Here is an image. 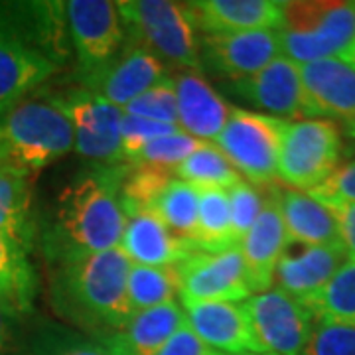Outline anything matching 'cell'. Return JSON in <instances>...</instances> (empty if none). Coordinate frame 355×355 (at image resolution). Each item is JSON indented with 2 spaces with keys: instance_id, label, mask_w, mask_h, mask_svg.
<instances>
[{
  "instance_id": "1",
  "label": "cell",
  "mask_w": 355,
  "mask_h": 355,
  "mask_svg": "<svg viewBox=\"0 0 355 355\" xmlns=\"http://www.w3.org/2000/svg\"><path fill=\"white\" fill-rule=\"evenodd\" d=\"M127 162L95 164L77 172L51 209L38 216V245L46 265L119 247L127 225L121 186Z\"/></svg>"
},
{
  "instance_id": "2",
  "label": "cell",
  "mask_w": 355,
  "mask_h": 355,
  "mask_svg": "<svg viewBox=\"0 0 355 355\" xmlns=\"http://www.w3.org/2000/svg\"><path fill=\"white\" fill-rule=\"evenodd\" d=\"M130 265L121 247H114L48 266L53 312L97 342L121 330L132 316L127 294Z\"/></svg>"
},
{
  "instance_id": "3",
  "label": "cell",
  "mask_w": 355,
  "mask_h": 355,
  "mask_svg": "<svg viewBox=\"0 0 355 355\" xmlns=\"http://www.w3.org/2000/svg\"><path fill=\"white\" fill-rule=\"evenodd\" d=\"M76 150V132L62 93L40 87L0 119V162L28 174Z\"/></svg>"
},
{
  "instance_id": "4",
  "label": "cell",
  "mask_w": 355,
  "mask_h": 355,
  "mask_svg": "<svg viewBox=\"0 0 355 355\" xmlns=\"http://www.w3.org/2000/svg\"><path fill=\"white\" fill-rule=\"evenodd\" d=\"M280 55L298 65L345 58L355 40L354 0H292L277 30Z\"/></svg>"
},
{
  "instance_id": "5",
  "label": "cell",
  "mask_w": 355,
  "mask_h": 355,
  "mask_svg": "<svg viewBox=\"0 0 355 355\" xmlns=\"http://www.w3.org/2000/svg\"><path fill=\"white\" fill-rule=\"evenodd\" d=\"M125 42L153 51L178 69H200V38L188 2L128 0L119 2Z\"/></svg>"
},
{
  "instance_id": "6",
  "label": "cell",
  "mask_w": 355,
  "mask_h": 355,
  "mask_svg": "<svg viewBox=\"0 0 355 355\" xmlns=\"http://www.w3.org/2000/svg\"><path fill=\"white\" fill-rule=\"evenodd\" d=\"M286 125L288 121L277 116L233 107L229 121L216 139V146L254 188L270 186L279 178Z\"/></svg>"
},
{
  "instance_id": "7",
  "label": "cell",
  "mask_w": 355,
  "mask_h": 355,
  "mask_svg": "<svg viewBox=\"0 0 355 355\" xmlns=\"http://www.w3.org/2000/svg\"><path fill=\"white\" fill-rule=\"evenodd\" d=\"M342 128L328 119L286 125L279 158V178L296 191H312L340 166Z\"/></svg>"
},
{
  "instance_id": "8",
  "label": "cell",
  "mask_w": 355,
  "mask_h": 355,
  "mask_svg": "<svg viewBox=\"0 0 355 355\" xmlns=\"http://www.w3.org/2000/svg\"><path fill=\"white\" fill-rule=\"evenodd\" d=\"M65 18L81 81L99 73L123 50L125 26L119 2L71 0L65 2Z\"/></svg>"
},
{
  "instance_id": "9",
  "label": "cell",
  "mask_w": 355,
  "mask_h": 355,
  "mask_svg": "<svg viewBox=\"0 0 355 355\" xmlns=\"http://www.w3.org/2000/svg\"><path fill=\"white\" fill-rule=\"evenodd\" d=\"M243 306L263 354L302 355L316 324L314 314L302 302L280 288H270L253 294Z\"/></svg>"
},
{
  "instance_id": "10",
  "label": "cell",
  "mask_w": 355,
  "mask_h": 355,
  "mask_svg": "<svg viewBox=\"0 0 355 355\" xmlns=\"http://www.w3.org/2000/svg\"><path fill=\"white\" fill-rule=\"evenodd\" d=\"M182 306L202 302H245L253 296L239 247L225 253L196 251L176 265Z\"/></svg>"
},
{
  "instance_id": "11",
  "label": "cell",
  "mask_w": 355,
  "mask_h": 355,
  "mask_svg": "<svg viewBox=\"0 0 355 355\" xmlns=\"http://www.w3.org/2000/svg\"><path fill=\"white\" fill-rule=\"evenodd\" d=\"M64 103L76 132V153L95 164H119L123 109L85 87L67 89Z\"/></svg>"
},
{
  "instance_id": "12",
  "label": "cell",
  "mask_w": 355,
  "mask_h": 355,
  "mask_svg": "<svg viewBox=\"0 0 355 355\" xmlns=\"http://www.w3.org/2000/svg\"><path fill=\"white\" fill-rule=\"evenodd\" d=\"M277 58H280L277 30L203 34L200 38V69L229 83L259 73Z\"/></svg>"
},
{
  "instance_id": "13",
  "label": "cell",
  "mask_w": 355,
  "mask_h": 355,
  "mask_svg": "<svg viewBox=\"0 0 355 355\" xmlns=\"http://www.w3.org/2000/svg\"><path fill=\"white\" fill-rule=\"evenodd\" d=\"M227 87L241 101L263 111V114H270L282 121L310 119L300 79V65L284 55L270 62L254 76L231 81Z\"/></svg>"
},
{
  "instance_id": "14",
  "label": "cell",
  "mask_w": 355,
  "mask_h": 355,
  "mask_svg": "<svg viewBox=\"0 0 355 355\" xmlns=\"http://www.w3.org/2000/svg\"><path fill=\"white\" fill-rule=\"evenodd\" d=\"M0 32L58 65L71 48L65 2H0Z\"/></svg>"
},
{
  "instance_id": "15",
  "label": "cell",
  "mask_w": 355,
  "mask_h": 355,
  "mask_svg": "<svg viewBox=\"0 0 355 355\" xmlns=\"http://www.w3.org/2000/svg\"><path fill=\"white\" fill-rule=\"evenodd\" d=\"M310 119L342 123L345 132L355 137V67L342 58H328L300 65Z\"/></svg>"
},
{
  "instance_id": "16",
  "label": "cell",
  "mask_w": 355,
  "mask_h": 355,
  "mask_svg": "<svg viewBox=\"0 0 355 355\" xmlns=\"http://www.w3.org/2000/svg\"><path fill=\"white\" fill-rule=\"evenodd\" d=\"M168 77L166 64L153 51L125 42L123 50L99 73L81 81V87L93 91L101 99L123 109L125 105L153 89Z\"/></svg>"
},
{
  "instance_id": "17",
  "label": "cell",
  "mask_w": 355,
  "mask_h": 355,
  "mask_svg": "<svg viewBox=\"0 0 355 355\" xmlns=\"http://www.w3.org/2000/svg\"><path fill=\"white\" fill-rule=\"evenodd\" d=\"M347 253L342 243L331 245H300L286 243L279 265L275 270L277 288L286 292L304 304L312 296H316L336 272L347 263Z\"/></svg>"
},
{
  "instance_id": "18",
  "label": "cell",
  "mask_w": 355,
  "mask_h": 355,
  "mask_svg": "<svg viewBox=\"0 0 355 355\" xmlns=\"http://www.w3.org/2000/svg\"><path fill=\"white\" fill-rule=\"evenodd\" d=\"M286 229L280 214V190L270 188L261 216L239 243L243 265L253 294L272 288L275 270L280 254L286 249Z\"/></svg>"
},
{
  "instance_id": "19",
  "label": "cell",
  "mask_w": 355,
  "mask_h": 355,
  "mask_svg": "<svg viewBox=\"0 0 355 355\" xmlns=\"http://www.w3.org/2000/svg\"><path fill=\"white\" fill-rule=\"evenodd\" d=\"M186 324L219 354H263L243 302H202L182 306Z\"/></svg>"
},
{
  "instance_id": "20",
  "label": "cell",
  "mask_w": 355,
  "mask_h": 355,
  "mask_svg": "<svg viewBox=\"0 0 355 355\" xmlns=\"http://www.w3.org/2000/svg\"><path fill=\"white\" fill-rule=\"evenodd\" d=\"M172 77L176 87L178 127L203 142L216 140L231 116L233 105L209 85L202 69H178Z\"/></svg>"
},
{
  "instance_id": "21",
  "label": "cell",
  "mask_w": 355,
  "mask_h": 355,
  "mask_svg": "<svg viewBox=\"0 0 355 355\" xmlns=\"http://www.w3.org/2000/svg\"><path fill=\"white\" fill-rule=\"evenodd\" d=\"M125 214L127 225L119 247L132 265L174 266L198 251L190 241L174 235L150 209H125Z\"/></svg>"
},
{
  "instance_id": "22",
  "label": "cell",
  "mask_w": 355,
  "mask_h": 355,
  "mask_svg": "<svg viewBox=\"0 0 355 355\" xmlns=\"http://www.w3.org/2000/svg\"><path fill=\"white\" fill-rule=\"evenodd\" d=\"M282 4L279 0H198L188 2V8L203 34H235L279 30Z\"/></svg>"
},
{
  "instance_id": "23",
  "label": "cell",
  "mask_w": 355,
  "mask_h": 355,
  "mask_svg": "<svg viewBox=\"0 0 355 355\" xmlns=\"http://www.w3.org/2000/svg\"><path fill=\"white\" fill-rule=\"evenodd\" d=\"M184 324V308L178 302H168L132 314L121 330L99 343L109 355H158Z\"/></svg>"
},
{
  "instance_id": "24",
  "label": "cell",
  "mask_w": 355,
  "mask_h": 355,
  "mask_svg": "<svg viewBox=\"0 0 355 355\" xmlns=\"http://www.w3.org/2000/svg\"><path fill=\"white\" fill-rule=\"evenodd\" d=\"M55 71L58 64L50 58L0 32V119Z\"/></svg>"
},
{
  "instance_id": "25",
  "label": "cell",
  "mask_w": 355,
  "mask_h": 355,
  "mask_svg": "<svg viewBox=\"0 0 355 355\" xmlns=\"http://www.w3.org/2000/svg\"><path fill=\"white\" fill-rule=\"evenodd\" d=\"M20 243L0 231V310L22 322L34 314L40 294V275Z\"/></svg>"
},
{
  "instance_id": "26",
  "label": "cell",
  "mask_w": 355,
  "mask_h": 355,
  "mask_svg": "<svg viewBox=\"0 0 355 355\" xmlns=\"http://www.w3.org/2000/svg\"><path fill=\"white\" fill-rule=\"evenodd\" d=\"M0 231L26 251L38 245V214L34 209L32 174L0 162Z\"/></svg>"
},
{
  "instance_id": "27",
  "label": "cell",
  "mask_w": 355,
  "mask_h": 355,
  "mask_svg": "<svg viewBox=\"0 0 355 355\" xmlns=\"http://www.w3.org/2000/svg\"><path fill=\"white\" fill-rule=\"evenodd\" d=\"M280 214L288 243L331 245L340 241L336 217L324 203L306 191L280 190Z\"/></svg>"
},
{
  "instance_id": "28",
  "label": "cell",
  "mask_w": 355,
  "mask_h": 355,
  "mask_svg": "<svg viewBox=\"0 0 355 355\" xmlns=\"http://www.w3.org/2000/svg\"><path fill=\"white\" fill-rule=\"evenodd\" d=\"M200 191V211L193 245L202 253H225L239 247L231 227L227 190L205 188Z\"/></svg>"
},
{
  "instance_id": "29",
  "label": "cell",
  "mask_w": 355,
  "mask_h": 355,
  "mask_svg": "<svg viewBox=\"0 0 355 355\" xmlns=\"http://www.w3.org/2000/svg\"><path fill=\"white\" fill-rule=\"evenodd\" d=\"M12 355H109L101 343L60 324L42 322L24 338L18 336Z\"/></svg>"
},
{
  "instance_id": "30",
  "label": "cell",
  "mask_w": 355,
  "mask_h": 355,
  "mask_svg": "<svg viewBox=\"0 0 355 355\" xmlns=\"http://www.w3.org/2000/svg\"><path fill=\"white\" fill-rule=\"evenodd\" d=\"M127 294L130 312L137 314L156 306L176 302L180 294L176 265L174 266H140L130 265L127 280Z\"/></svg>"
},
{
  "instance_id": "31",
  "label": "cell",
  "mask_w": 355,
  "mask_h": 355,
  "mask_svg": "<svg viewBox=\"0 0 355 355\" xmlns=\"http://www.w3.org/2000/svg\"><path fill=\"white\" fill-rule=\"evenodd\" d=\"M150 211L160 217L162 223L174 235L193 245L196 229H198V211H200V191L193 186L174 178L170 186L158 196Z\"/></svg>"
},
{
  "instance_id": "32",
  "label": "cell",
  "mask_w": 355,
  "mask_h": 355,
  "mask_svg": "<svg viewBox=\"0 0 355 355\" xmlns=\"http://www.w3.org/2000/svg\"><path fill=\"white\" fill-rule=\"evenodd\" d=\"M304 306L314 314L316 320L343 324L355 328V263L347 261L336 272V277L306 300Z\"/></svg>"
},
{
  "instance_id": "33",
  "label": "cell",
  "mask_w": 355,
  "mask_h": 355,
  "mask_svg": "<svg viewBox=\"0 0 355 355\" xmlns=\"http://www.w3.org/2000/svg\"><path fill=\"white\" fill-rule=\"evenodd\" d=\"M174 176L193 186L196 190H205V188L229 190L243 180L241 174L229 164L223 153L216 144L209 142H205L202 148H198L178 166Z\"/></svg>"
},
{
  "instance_id": "34",
  "label": "cell",
  "mask_w": 355,
  "mask_h": 355,
  "mask_svg": "<svg viewBox=\"0 0 355 355\" xmlns=\"http://www.w3.org/2000/svg\"><path fill=\"white\" fill-rule=\"evenodd\" d=\"M174 172L144 164H127V174L121 186L125 209H153L158 196L170 186Z\"/></svg>"
},
{
  "instance_id": "35",
  "label": "cell",
  "mask_w": 355,
  "mask_h": 355,
  "mask_svg": "<svg viewBox=\"0 0 355 355\" xmlns=\"http://www.w3.org/2000/svg\"><path fill=\"white\" fill-rule=\"evenodd\" d=\"M203 140H198L186 135V132H174V135H166L160 139H154L148 142L132 162L127 164H144L153 166V168H160V170H168V172H176V168L190 154H193L198 148H202Z\"/></svg>"
},
{
  "instance_id": "36",
  "label": "cell",
  "mask_w": 355,
  "mask_h": 355,
  "mask_svg": "<svg viewBox=\"0 0 355 355\" xmlns=\"http://www.w3.org/2000/svg\"><path fill=\"white\" fill-rule=\"evenodd\" d=\"M123 113L139 116V119H146L153 123L178 127V101L174 77L168 76L160 83H156L153 89H148L140 97L132 99L128 105L123 107Z\"/></svg>"
},
{
  "instance_id": "37",
  "label": "cell",
  "mask_w": 355,
  "mask_h": 355,
  "mask_svg": "<svg viewBox=\"0 0 355 355\" xmlns=\"http://www.w3.org/2000/svg\"><path fill=\"white\" fill-rule=\"evenodd\" d=\"M229 196V211H231V227L237 243L247 235V231L253 227L254 221L259 219L265 198L261 196V191L254 188L253 184L241 180L239 184H235L233 188L227 190Z\"/></svg>"
},
{
  "instance_id": "38",
  "label": "cell",
  "mask_w": 355,
  "mask_h": 355,
  "mask_svg": "<svg viewBox=\"0 0 355 355\" xmlns=\"http://www.w3.org/2000/svg\"><path fill=\"white\" fill-rule=\"evenodd\" d=\"M182 128L174 125H162V123H153L146 119H139L132 114L123 113L121 121V153H123V162H132L137 154L154 139H160L166 135L180 132ZM184 132V130H182Z\"/></svg>"
},
{
  "instance_id": "39",
  "label": "cell",
  "mask_w": 355,
  "mask_h": 355,
  "mask_svg": "<svg viewBox=\"0 0 355 355\" xmlns=\"http://www.w3.org/2000/svg\"><path fill=\"white\" fill-rule=\"evenodd\" d=\"M302 355H355V328L316 320Z\"/></svg>"
},
{
  "instance_id": "40",
  "label": "cell",
  "mask_w": 355,
  "mask_h": 355,
  "mask_svg": "<svg viewBox=\"0 0 355 355\" xmlns=\"http://www.w3.org/2000/svg\"><path fill=\"white\" fill-rule=\"evenodd\" d=\"M308 196H312L314 200L324 205L355 202V158L338 166L336 172L324 184L308 191Z\"/></svg>"
},
{
  "instance_id": "41",
  "label": "cell",
  "mask_w": 355,
  "mask_h": 355,
  "mask_svg": "<svg viewBox=\"0 0 355 355\" xmlns=\"http://www.w3.org/2000/svg\"><path fill=\"white\" fill-rule=\"evenodd\" d=\"M219 352L211 349L191 331L188 324H184L180 330L172 336V340L162 347L158 355H217Z\"/></svg>"
},
{
  "instance_id": "42",
  "label": "cell",
  "mask_w": 355,
  "mask_h": 355,
  "mask_svg": "<svg viewBox=\"0 0 355 355\" xmlns=\"http://www.w3.org/2000/svg\"><path fill=\"white\" fill-rule=\"evenodd\" d=\"M326 207H330V211L336 217L340 241L347 253V259L355 263V202L331 203Z\"/></svg>"
},
{
  "instance_id": "43",
  "label": "cell",
  "mask_w": 355,
  "mask_h": 355,
  "mask_svg": "<svg viewBox=\"0 0 355 355\" xmlns=\"http://www.w3.org/2000/svg\"><path fill=\"white\" fill-rule=\"evenodd\" d=\"M18 345V322L0 310V355H12Z\"/></svg>"
},
{
  "instance_id": "44",
  "label": "cell",
  "mask_w": 355,
  "mask_h": 355,
  "mask_svg": "<svg viewBox=\"0 0 355 355\" xmlns=\"http://www.w3.org/2000/svg\"><path fill=\"white\" fill-rule=\"evenodd\" d=\"M343 60H345V62H349V64L355 67V40H354V44H352V48H349V51L345 53V58H343Z\"/></svg>"
},
{
  "instance_id": "45",
  "label": "cell",
  "mask_w": 355,
  "mask_h": 355,
  "mask_svg": "<svg viewBox=\"0 0 355 355\" xmlns=\"http://www.w3.org/2000/svg\"><path fill=\"white\" fill-rule=\"evenodd\" d=\"M217 355H275V354H217Z\"/></svg>"
}]
</instances>
